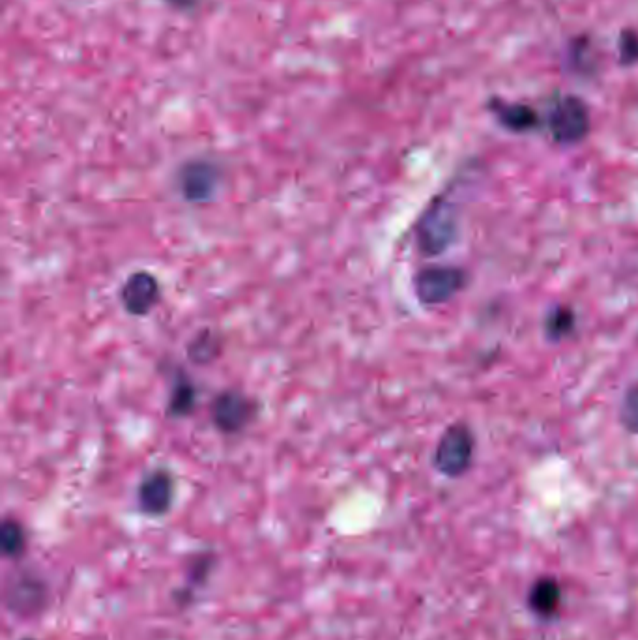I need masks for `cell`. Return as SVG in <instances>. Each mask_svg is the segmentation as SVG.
<instances>
[{
	"instance_id": "6da1fadb",
	"label": "cell",
	"mask_w": 638,
	"mask_h": 640,
	"mask_svg": "<svg viewBox=\"0 0 638 640\" xmlns=\"http://www.w3.org/2000/svg\"><path fill=\"white\" fill-rule=\"evenodd\" d=\"M459 231L457 206L446 195H438L416 223V246L423 257L435 259L455 244Z\"/></svg>"
},
{
	"instance_id": "7a4b0ae2",
	"label": "cell",
	"mask_w": 638,
	"mask_h": 640,
	"mask_svg": "<svg viewBox=\"0 0 638 640\" xmlns=\"http://www.w3.org/2000/svg\"><path fill=\"white\" fill-rule=\"evenodd\" d=\"M468 283V274L459 266L427 264L414 276V294L421 306L448 304Z\"/></svg>"
},
{
	"instance_id": "3957f363",
	"label": "cell",
	"mask_w": 638,
	"mask_h": 640,
	"mask_svg": "<svg viewBox=\"0 0 638 640\" xmlns=\"http://www.w3.org/2000/svg\"><path fill=\"white\" fill-rule=\"evenodd\" d=\"M474 451L476 438L472 429L466 423H453L436 444L433 465L446 478H461L472 466Z\"/></svg>"
},
{
	"instance_id": "277c9868",
	"label": "cell",
	"mask_w": 638,
	"mask_h": 640,
	"mask_svg": "<svg viewBox=\"0 0 638 640\" xmlns=\"http://www.w3.org/2000/svg\"><path fill=\"white\" fill-rule=\"evenodd\" d=\"M259 410L255 397L240 390H223L210 403V420L219 433L238 435L257 420Z\"/></svg>"
},
{
	"instance_id": "5b68a950",
	"label": "cell",
	"mask_w": 638,
	"mask_h": 640,
	"mask_svg": "<svg viewBox=\"0 0 638 640\" xmlns=\"http://www.w3.org/2000/svg\"><path fill=\"white\" fill-rule=\"evenodd\" d=\"M221 180L223 173L218 163L204 158L184 161L174 176L182 199L195 204L212 201L218 193Z\"/></svg>"
},
{
	"instance_id": "8992f818",
	"label": "cell",
	"mask_w": 638,
	"mask_h": 640,
	"mask_svg": "<svg viewBox=\"0 0 638 640\" xmlns=\"http://www.w3.org/2000/svg\"><path fill=\"white\" fill-rule=\"evenodd\" d=\"M547 126L558 145H577L590 133V111L580 98L566 96L552 107Z\"/></svg>"
},
{
	"instance_id": "52a82bcc",
	"label": "cell",
	"mask_w": 638,
	"mask_h": 640,
	"mask_svg": "<svg viewBox=\"0 0 638 640\" xmlns=\"http://www.w3.org/2000/svg\"><path fill=\"white\" fill-rule=\"evenodd\" d=\"M120 302L131 317L150 315L161 302V285L158 277L146 270L133 272L120 289Z\"/></svg>"
},
{
	"instance_id": "ba28073f",
	"label": "cell",
	"mask_w": 638,
	"mask_h": 640,
	"mask_svg": "<svg viewBox=\"0 0 638 640\" xmlns=\"http://www.w3.org/2000/svg\"><path fill=\"white\" fill-rule=\"evenodd\" d=\"M176 493L173 474L167 468H156L148 472L137 487L139 510L150 517H161L171 510Z\"/></svg>"
},
{
	"instance_id": "9c48e42d",
	"label": "cell",
	"mask_w": 638,
	"mask_h": 640,
	"mask_svg": "<svg viewBox=\"0 0 638 640\" xmlns=\"http://www.w3.org/2000/svg\"><path fill=\"white\" fill-rule=\"evenodd\" d=\"M197 397H199V392H197L195 382L191 380L184 369H178L174 375L169 401H167V408H165L167 418L180 420V418H186L189 414H193V410L197 408Z\"/></svg>"
},
{
	"instance_id": "30bf717a",
	"label": "cell",
	"mask_w": 638,
	"mask_h": 640,
	"mask_svg": "<svg viewBox=\"0 0 638 640\" xmlns=\"http://www.w3.org/2000/svg\"><path fill=\"white\" fill-rule=\"evenodd\" d=\"M491 109L506 130L524 133V131L536 130L539 126V115L528 105L496 102L491 105Z\"/></svg>"
},
{
	"instance_id": "8fae6325",
	"label": "cell",
	"mask_w": 638,
	"mask_h": 640,
	"mask_svg": "<svg viewBox=\"0 0 638 640\" xmlns=\"http://www.w3.org/2000/svg\"><path fill=\"white\" fill-rule=\"evenodd\" d=\"M221 354H223V337L210 328H204L193 335L186 347L189 362L199 367L214 364Z\"/></svg>"
},
{
	"instance_id": "7c38bea8",
	"label": "cell",
	"mask_w": 638,
	"mask_h": 640,
	"mask_svg": "<svg viewBox=\"0 0 638 640\" xmlns=\"http://www.w3.org/2000/svg\"><path fill=\"white\" fill-rule=\"evenodd\" d=\"M532 611L539 616H552L554 612L560 609L562 603V588L556 579L545 577L532 586L530 590V599H528Z\"/></svg>"
},
{
	"instance_id": "4fadbf2b",
	"label": "cell",
	"mask_w": 638,
	"mask_h": 640,
	"mask_svg": "<svg viewBox=\"0 0 638 640\" xmlns=\"http://www.w3.org/2000/svg\"><path fill=\"white\" fill-rule=\"evenodd\" d=\"M577 315L571 307L558 306L545 317V335L551 341H562L575 332Z\"/></svg>"
},
{
	"instance_id": "5bb4252c",
	"label": "cell",
	"mask_w": 638,
	"mask_h": 640,
	"mask_svg": "<svg viewBox=\"0 0 638 640\" xmlns=\"http://www.w3.org/2000/svg\"><path fill=\"white\" fill-rule=\"evenodd\" d=\"M0 543L6 558H19L27 549V532L23 524L12 517H6L0 526Z\"/></svg>"
},
{
	"instance_id": "9a60e30c",
	"label": "cell",
	"mask_w": 638,
	"mask_h": 640,
	"mask_svg": "<svg viewBox=\"0 0 638 640\" xmlns=\"http://www.w3.org/2000/svg\"><path fill=\"white\" fill-rule=\"evenodd\" d=\"M620 422L627 433L638 435V382L625 392L620 408Z\"/></svg>"
},
{
	"instance_id": "2e32d148",
	"label": "cell",
	"mask_w": 638,
	"mask_h": 640,
	"mask_svg": "<svg viewBox=\"0 0 638 640\" xmlns=\"http://www.w3.org/2000/svg\"><path fill=\"white\" fill-rule=\"evenodd\" d=\"M620 57L624 64H633L638 60V34L625 30L620 38Z\"/></svg>"
},
{
	"instance_id": "e0dca14e",
	"label": "cell",
	"mask_w": 638,
	"mask_h": 640,
	"mask_svg": "<svg viewBox=\"0 0 638 640\" xmlns=\"http://www.w3.org/2000/svg\"><path fill=\"white\" fill-rule=\"evenodd\" d=\"M165 2L176 10H193L195 6L201 4V0H165Z\"/></svg>"
}]
</instances>
